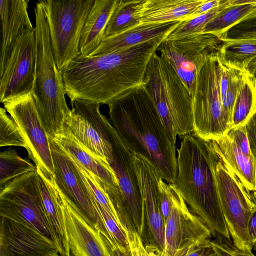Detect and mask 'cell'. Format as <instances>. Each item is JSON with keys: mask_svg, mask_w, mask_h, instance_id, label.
I'll use <instances>...</instances> for the list:
<instances>
[{"mask_svg": "<svg viewBox=\"0 0 256 256\" xmlns=\"http://www.w3.org/2000/svg\"><path fill=\"white\" fill-rule=\"evenodd\" d=\"M132 256H150L136 232L127 234Z\"/></svg>", "mask_w": 256, "mask_h": 256, "instance_id": "obj_40", "label": "cell"}, {"mask_svg": "<svg viewBox=\"0 0 256 256\" xmlns=\"http://www.w3.org/2000/svg\"><path fill=\"white\" fill-rule=\"evenodd\" d=\"M222 2L221 0H205L190 16L189 20L206 13L220 6Z\"/></svg>", "mask_w": 256, "mask_h": 256, "instance_id": "obj_44", "label": "cell"}, {"mask_svg": "<svg viewBox=\"0 0 256 256\" xmlns=\"http://www.w3.org/2000/svg\"><path fill=\"white\" fill-rule=\"evenodd\" d=\"M45 210L60 255H70L66 226L60 212L54 180L48 178L36 167Z\"/></svg>", "mask_w": 256, "mask_h": 256, "instance_id": "obj_26", "label": "cell"}, {"mask_svg": "<svg viewBox=\"0 0 256 256\" xmlns=\"http://www.w3.org/2000/svg\"><path fill=\"white\" fill-rule=\"evenodd\" d=\"M256 36V18L241 22L227 32L224 38H238Z\"/></svg>", "mask_w": 256, "mask_h": 256, "instance_id": "obj_37", "label": "cell"}, {"mask_svg": "<svg viewBox=\"0 0 256 256\" xmlns=\"http://www.w3.org/2000/svg\"><path fill=\"white\" fill-rule=\"evenodd\" d=\"M35 29L18 38L3 72L0 74V100L6 101L32 94L36 66Z\"/></svg>", "mask_w": 256, "mask_h": 256, "instance_id": "obj_15", "label": "cell"}, {"mask_svg": "<svg viewBox=\"0 0 256 256\" xmlns=\"http://www.w3.org/2000/svg\"><path fill=\"white\" fill-rule=\"evenodd\" d=\"M100 234L106 245L110 256H132L130 250H126L121 248L110 235L104 234L100 232Z\"/></svg>", "mask_w": 256, "mask_h": 256, "instance_id": "obj_41", "label": "cell"}, {"mask_svg": "<svg viewBox=\"0 0 256 256\" xmlns=\"http://www.w3.org/2000/svg\"><path fill=\"white\" fill-rule=\"evenodd\" d=\"M216 176L222 213L233 246L240 250L252 252L248 223L256 204L254 192L250 194L220 160Z\"/></svg>", "mask_w": 256, "mask_h": 256, "instance_id": "obj_9", "label": "cell"}, {"mask_svg": "<svg viewBox=\"0 0 256 256\" xmlns=\"http://www.w3.org/2000/svg\"><path fill=\"white\" fill-rule=\"evenodd\" d=\"M110 137L112 152L108 162L114 172L126 208L140 235L142 227L143 204L134 164V154L112 126L110 129Z\"/></svg>", "mask_w": 256, "mask_h": 256, "instance_id": "obj_17", "label": "cell"}, {"mask_svg": "<svg viewBox=\"0 0 256 256\" xmlns=\"http://www.w3.org/2000/svg\"><path fill=\"white\" fill-rule=\"evenodd\" d=\"M54 138L74 160L93 174L102 188L119 187L114 172L107 160L86 149L68 134L64 132Z\"/></svg>", "mask_w": 256, "mask_h": 256, "instance_id": "obj_23", "label": "cell"}, {"mask_svg": "<svg viewBox=\"0 0 256 256\" xmlns=\"http://www.w3.org/2000/svg\"><path fill=\"white\" fill-rule=\"evenodd\" d=\"M2 104L21 133L26 146L28 158L48 178L54 180V167L49 138L32 94Z\"/></svg>", "mask_w": 256, "mask_h": 256, "instance_id": "obj_12", "label": "cell"}, {"mask_svg": "<svg viewBox=\"0 0 256 256\" xmlns=\"http://www.w3.org/2000/svg\"><path fill=\"white\" fill-rule=\"evenodd\" d=\"M222 62V66L220 77V90L222 99L226 94L228 90L230 77L228 66L224 64Z\"/></svg>", "mask_w": 256, "mask_h": 256, "instance_id": "obj_46", "label": "cell"}, {"mask_svg": "<svg viewBox=\"0 0 256 256\" xmlns=\"http://www.w3.org/2000/svg\"><path fill=\"white\" fill-rule=\"evenodd\" d=\"M176 184L192 213L200 217L212 235L230 242L222 213L216 168L219 158L208 142L192 134L182 138L177 149Z\"/></svg>", "mask_w": 256, "mask_h": 256, "instance_id": "obj_3", "label": "cell"}, {"mask_svg": "<svg viewBox=\"0 0 256 256\" xmlns=\"http://www.w3.org/2000/svg\"><path fill=\"white\" fill-rule=\"evenodd\" d=\"M256 18V0H232V4L210 20L202 32L210 34L220 40L237 24Z\"/></svg>", "mask_w": 256, "mask_h": 256, "instance_id": "obj_27", "label": "cell"}, {"mask_svg": "<svg viewBox=\"0 0 256 256\" xmlns=\"http://www.w3.org/2000/svg\"><path fill=\"white\" fill-rule=\"evenodd\" d=\"M107 105L110 123L130 151L147 159L166 182L175 183L176 142L143 86Z\"/></svg>", "mask_w": 256, "mask_h": 256, "instance_id": "obj_2", "label": "cell"}, {"mask_svg": "<svg viewBox=\"0 0 256 256\" xmlns=\"http://www.w3.org/2000/svg\"><path fill=\"white\" fill-rule=\"evenodd\" d=\"M70 104L72 109L65 119L62 133L72 135L86 149L108 162L112 152V124L100 112L101 104L82 100Z\"/></svg>", "mask_w": 256, "mask_h": 256, "instance_id": "obj_13", "label": "cell"}, {"mask_svg": "<svg viewBox=\"0 0 256 256\" xmlns=\"http://www.w3.org/2000/svg\"><path fill=\"white\" fill-rule=\"evenodd\" d=\"M34 13L36 58L32 94L48 136L54 138L62 134L70 110L66 100L62 72L52 52L48 22L40 2L36 4Z\"/></svg>", "mask_w": 256, "mask_h": 256, "instance_id": "obj_4", "label": "cell"}, {"mask_svg": "<svg viewBox=\"0 0 256 256\" xmlns=\"http://www.w3.org/2000/svg\"><path fill=\"white\" fill-rule=\"evenodd\" d=\"M16 146L26 148L21 133L4 108H0V146Z\"/></svg>", "mask_w": 256, "mask_h": 256, "instance_id": "obj_34", "label": "cell"}, {"mask_svg": "<svg viewBox=\"0 0 256 256\" xmlns=\"http://www.w3.org/2000/svg\"><path fill=\"white\" fill-rule=\"evenodd\" d=\"M180 22L140 24L119 34L104 38L88 56H100L120 52L162 36H168Z\"/></svg>", "mask_w": 256, "mask_h": 256, "instance_id": "obj_21", "label": "cell"}, {"mask_svg": "<svg viewBox=\"0 0 256 256\" xmlns=\"http://www.w3.org/2000/svg\"><path fill=\"white\" fill-rule=\"evenodd\" d=\"M208 142L219 160L250 191H256V158L245 155L227 134Z\"/></svg>", "mask_w": 256, "mask_h": 256, "instance_id": "obj_22", "label": "cell"}, {"mask_svg": "<svg viewBox=\"0 0 256 256\" xmlns=\"http://www.w3.org/2000/svg\"><path fill=\"white\" fill-rule=\"evenodd\" d=\"M144 248L150 256H170L164 250H160L154 247L146 246Z\"/></svg>", "mask_w": 256, "mask_h": 256, "instance_id": "obj_47", "label": "cell"}, {"mask_svg": "<svg viewBox=\"0 0 256 256\" xmlns=\"http://www.w3.org/2000/svg\"><path fill=\"white\" fill-rule=\"evenodd\" d=\"M228 66L230 69V74L229 84L226 92L222 98V101L224 113L232 128V116L235 102L248 70L235 67Z\"/></svg>", "mask_w": 256, "mask_h": 256, "instance_id": "obj_33", "label": "cell"}, {"mask_svg": "<svg viewBox=\"0 0 256 256\" xmlns=\"http://www.w3.org/2000/svg\"><path fill=\"white\" fill-rule=\"evenodd\" d=\"M144 0H116L107 23L104 38L114 36L140 24L138 12Z\"/></svg>", "mask_w": 256, "mask_h": 256, "instance_id": "obj_29", "label": "cell"}, {"mask_svg": "<svg viewBox=\"0 0 256 256\" xmlns=\"http://www.w3.org/2000/svg\"><path fill=\"white\" fill-rule=\"evenodd\" d=\"M174 256H216V254L210 242L192 246Z\"/></svg>", "mask_w": 256, "mask_h": 256, "instance_id": "obj_39", "label": "cell"}, {"mask_svg": "<svg viewBox=\"0 0 256 256\" xmlns=\"http://www.w3.org/2000/svg\"><path fill=\"white\" fill-rule=\"evenodd\" d=\"M56 188L70 254L72 256H110L100 232L82 217L56 186Z\"/></svg>", "mask_w": 256, "mask_h": 256, "instance_id": "obj_18", "label": "cell"}, {"mask_svg": "<svg viewBox=\"0 0 256 256\" xmlns=\"http://www.w3.org/2000/svg\"><path fill=\"white\" fill-rule=\"evenodd\" d=\"M94 201L104 224L114 240L121 248L126 250H130V244L126 232L106 208Z\"/></svg>", "mask_w": 256, "mask_h": 256, "instance_id": "obj_35", "label": "cell"}, {"mask_svg": "<svg viewBox=\"0 0 256 256\" xmlns=\"http://www.w3.org/2000/svg\"><path fill=\"white\" fill-rule=\"evenodd\" d=\"M134 164L143 204V222L139 235L144 246L165 248V224L161 212L158 180L162 178L145 158L134 154Z\"/></svg>", "mask_w": 256, "mask_h": 256, "instance_id": "obj_14", "label": "cell"}, {"mask_svg": "<svg viewBox=\"0 0 256 256\" xmlns=\"http://www.w3.org/2000/svg\"><path fill=\"white\" fill-rule=\"evenodd\" d=\"M251 152L256 158V113L246 124Z\"/></svg>", "mask_w": 256, "mask_h": 256, "instance_id": "obj_42", "label": "cell"}, {"mask_svg": "<svg viewBox=\"0 0 256 256\" xmlns=\"http://www.w3.org/2000/svg\"><path fill=\"white\" fill-rule=\"evenodd\" d=\"M210 229L191 212L178 188L174 204L165 223L164 251L170 256L188 248L210 242Z\"/></svg>", "mask_w": 256, "mask_h": 256, "instance_id": "obj_16", "label": "cell"}, {"mask_svg": "<svg viewBox=\"0 0 256 256\" xmlns=\"http://www.w3.org/2000/svg\"><path fill=\"white\" fill-rule=\"evenodd\" d=\"M205 0H144L138 13L140 24L188 20Z\"/></svg>", "mask_w": 256, "mask_h": 256, "instance_id": "obj_24", "label": "cell"}, {"mask_svg": "<svg viewBox=\"0 0 256 256\" xmlns=\"http://www.w3.org/2000/svg\"><path fill=\"white\" fill-rule=\"evenodd\" d=\"M178 187L176 184H168L160 178L158 180L159 201L164 222L167 220L172 209Z\"/></svg>", "mask_w": 256, "mask_h": 256, "instance_id": "obj_36", "label": "cell"}, {"mask_svg": "<svg viewBox=\"0 0 256 256\" xmlns=\"http://www.w3.org/2000/svg\"><path fill=\"white\" fill-rule=\"evenodd\" d=\"M26 0H0L1 42L0 74L8 62L17 41L26 32L33 30Z\"/></svg>", "mask_w": 256, "mask_h": 256, "instance_id": "obj_20", "label": "cell"}, {"mask_svg": "<svg viewBox=\"0 0 256 256\" xmlns=\"http://www.w3.org/2000/svg\"><path fill=\"white\" fill-rule=\"evenodd\" d=\"M52 52L62 72L80 55L82 30L94 0H41Z\"/></svg>", "mask_w": 256, "mask_h": 256, "instance_id": "obj_7", "label": "cell"}, {"mask_svg": "<svg viewBox=\"0 0 256 256\" xmlns=\"http://www.w3.org/2000/svg\"><path fill=\"white\" fill-rule=\"evenodd\" d=\"M256 113V82L254 76L248 71L235 102L232 128L245 126Z\"/></svg>", "mask_w": 256, "mask_h": 256, "instance_id": "obj_30", "label": "cell"}, {"mask_svg": "<svg viewBox=\"0 0 256 256\" xmlns=\"http://www.w3.org/2000/svg\"><path fill=\"white\" fill-rule=\"evenodd\" d=\"M222 66L219 50L213 52L200 71L191 96L192 134L206 142L226 134L231 128L222 105L220 90Z\"/></svg>", "mask_w": 256, "mask_h": 256, "instance_id": "obj_6", "label": "cell"}, {"mask_svg": "<svg viewBox=\"0 0 256 256\" xmlns=\"http://www.w3.org/2000/svg\"><path fill=\"white\" fill-rule=\"evenodd\" d=\"M210 244L216 256H235L232 252L228 242L225 243L214 240H211Z\"/></svg>", "mask_w": 256, "mask_h": 256, "instance_id": "obj_45", "label": "cell"}, {"mask_svg": "<svg viewBox=\"0 0 256 256\" xmlns=\"http://www.w3.org/2000/svg\"><path fill=\"white\" fill-rule=\"evenodd\" d=\"M248 71L254 76L256 82V64L250 68Z\"/></svg>", "mask_w": 256, "mask_h": 256, "instance_id": "obj_49", "label": "cell"}, {"mask_svg": "<svg viewBox=\"0 0 256 256\" xmlns=\"http://www.w3.org/2000/svg\"><path fill=\"white\" fill-rule=\"evenodd\" d=\"M116 2V0H94L82 30L80 56H88L101 44Z\"/></svg>", "mask_w": 256, "mask_h": 256, "instance_id": "obj_25", "label": "cell"}, {"mask_svg": "<svg viewBox=\"0 0 256 256\" xmlns=\"http://www.w3.org/2000/svg\"><path fill=\"white\" fill-rule=\"evenodd\" d=\"M168 36L96 56H78L61 72L66 94L108 104L143 86L148 64Z\"/></svg>", "mask_w": 256, "mask_h": 256, "instance_id": "obj_1", "label": "cell"}, {"mask_svg": "<svg viewBox=\"0 0 256 256\" xmlns=\"http://www.w3.org/2000/svg\"><path fill=\"white\" fill-rule=\"evenodd\" d=\"M231 4L232 0H222L219 6L192 19L181 22L168 35L166 39H178L202 33L206 24L222 10Z\"/></svg>", "mask_w": 256, "mask_h": 256, "instance_id": "obj_32", "label": "cell"}, {"mask_svg": "<svg viewBox=\"0 0 256 256\" xmlns=\"http://www.w3.org/2000/svg\"><path fill=\"white\" fill-rule=\"evenodd\" d=\"M228 242L232 252L235 255V256H256L252 253V252H245L235 248L233 244L232 245Z\"/></svg>", "mask_w": 256, "mask_h": 256, "instance_id": "obj_48", "label": "cell"}, {"mask_svg": "<svg viewBox=\"0 0 256 256\" xmlns=\"http://www.w3.org/2000/svg\"><path fill=\"white\" fill-rule=\"evenodd\" d=\"M256 200V191L254 192ZM249 244L252 249L256 246V201L248 223Z\"/></svg>", "mask_w": 256, "mask_h": 256, "instance_id": "obj_43", "label": "cell"}, {"mask_svg": "<svg viewBox=\"0 0 256 256\" xmlns=\"http://www.w3.org/2000/svg\"><path fill=\"white\" fill-rule=\"evenodd\" d=\"M36 166L18 156L12 148L0 152V188L16 178L35 170Z\"/></svg>", "mask_w": 256, "mask_h": 256, "instance_id": "obj_31", "label": "cell"}, {"mask_svg": "<svg viewBox=\"0 0 256 256\" xmlns=\"http://www.w3.org/2000/svg\"><path fill=\"white\" fill-rule=\"evenodd\" d=\"M54 243L22 224L0 216V256H59Z\"/></svg>", "mask_w": 256, "mask_h": 256, "instance_id": "obj_19", "label": "cell"}, {"mask_svg": "<svg viewBox=\"0 0 256 256\" xmlns=\"http://www.w3.org/2000/svg\"><path fill=\"white\" fill-rule=\"evenodd\" d=\"M48 137L56 186L94 228L102 234H110L74 160L53 138Z\"/></svg>", "mask_w": 256, "mask_h": 256, "instance_id": "obj_11", "label": "cell"}, {"mask_svg": "<svg viewBox=\"0 0 256 256\" xmlns=\"http://www.w3.org/2000/svg\"><path fill=\"white\" fill-rule=\"evenodd\" d=\"M221 40L219 53L226 66L248 70L256 64V36Z\"/></svg>", "mask_w": 256, "mask_h": 256, "instance_id": "obj_28", "label": "cell"}, {"mask_svg": "<svg viewBox=\"0 0 256 256\" xmlns=\"http://www.w3.org/2000/svg\"><path fill=\"white\" fill-rule=\"evenodd\" d=\"M0 216L32 228L56 245L44 205L36 168L0 188Z\"/></svg>", "mask_w": 256, "mask_h": 256, "instance_id": "obj_8", "label": "cell"}, {"mask_svg": "<svg viewBox=\"0 0 256 256\" xmlns=\"http://www.w3.org/2000/svg\"><path fill=\"white\" fill-rule=\"evenodd\" d=\"M222 43L214 35L202 32L178 39L166 38L156 52L172 66L192 96L202 68Z\"/></svg>", "mask_w": 256, "mask_h": 256, "instance_id": "obj_10", "label": "cell"}, {"mask_svg": "<svg viewBox=\"0 0 256 256\" xmlns=\"http://www.w3.org/2000/svg\"><path fill=\"white\" fill-rule=\"evenodd\" d=\"M59 256H72V254L70 255V256H66V255H60Z\"/></svg>", "mask_w": 256, "mask_h": 256, "instance_id": "obj_50", "label": "cell"}, {"mask_svg": "<svg viewBox=\"0 0 256 256\" xmlns=\"http://www.w3.org/2000/svg\"><path fill=\"white\" fill-rule=\"evenodd\" d=\"M143 88L172 140L193 131L192 96L172 66L155 52L148 64Z\"/></svg>", "mask_w": 256, "mask_h": 256, "instance_id": "obj_5", "label": "cell"}, {"mask_svg": "<svg viewBox=\"0 0 256 256\" xmlns=\"http://www.w3.org/2000/svg\"><path fill=\"white\" fill-rule=\"evenodd\" d=\"M227 135L245 155L254 156L250 150L246 125L232 128Z\"/></svg>", "mask_w": 256, "mask_h": 256, "instance_id": "obj_38", "label": "cell"}]
</instances>
